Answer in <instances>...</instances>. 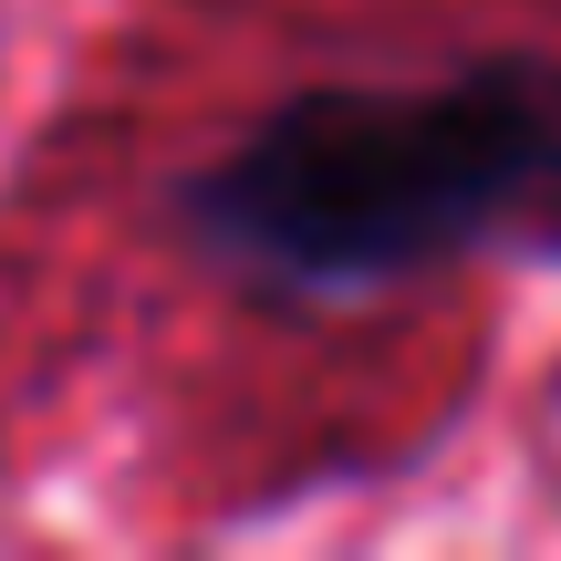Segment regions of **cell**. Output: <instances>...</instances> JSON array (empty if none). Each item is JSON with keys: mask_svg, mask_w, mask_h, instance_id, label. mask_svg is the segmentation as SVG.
I'll return each mask as SVG.
<instances>
[{"mask_svg": "<svg viewBox=\"0 0 561 561\" xmlns=\"http://www.w3.org/2000/svg\"><path fill=\"white\" fill-rule=\"evenodd\" d=\"M178 240L250 301L343 312L561 229V53L291 83L167 198Z\"/></svg>", "mask_w": 561, "mask_h": 561, "instance_id": "cell-1", "label": "cell"}]
</instances>
